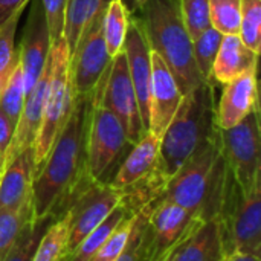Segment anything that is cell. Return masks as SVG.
<instances>
[{
  "label": "cell",
  "instance_id": "cell-1",
  "mask_svg": "<svg viewBox=\"0 0 261 261\" xmlns=\"http://www.w3.org/2000/svg\"><path fill=\"white\" fill-rule=\"evenodd\" d=\"M93 106L92 95H75L69 116L32 182L34 219H60L72 199L90 180L87 135Z\"/></svg>",
  "mask_w": 261,
  "mask_h": 261
},
{
  "label": "cell",
  "instance_id": "cell-2",
  "mask_svg": "<svg viewBox=\"0 0 261 261\" xmlns=\"http://www.w3.org/2000/svg\"><path fill=\"white\" fill-rule=\"evenodd\" d=\"M226 171L228 167L220 151L217 128V132L210 136L170 179L165 180L161 194L154 202L167 200L179 205L194 213L203 222L216 219Z\"/></svg>",
  "mask_w": 261,
  "mask_h": 261
},
{
  "label": "cell",
  "instance_id": "cell-3",
  "mask_svg": "<svg viewBox=\"0 0 261 261\" xmlns=\"http://www.w3.org/2000/svg\"><path fill=\"white\" fill-rule=\"evenodd\" d=\"M214 84V81H206L185 93L174 116L164 130L154 171L162 187L165 180L217 132Z\"/></svg>",
  "mask_w": 261,
  "mask_h": 261
},
{
  "label": "cell",
  "instance_id": "cell-4",
  "mask_svg": "<svg viewBox=\"0 0 261 261\" xmlns=\"http://www.w3.org/2000/svg\"><path fill=\"white\" fill-rule=\"evenodd\" d=\"M135 15L150 50L165 61L182 95L206 83L196 66L193 40L184 24L179 0H150Z\"/></svg>",
  "mask_w": 261,
  "mask_h": 261
},
{
  "label": "cell",
  "instance_id": "cell-5",
  "mask_svg": "<svg viewBox=\"0 0 261 261\" xmlns=\"http://www.w3.org/2000/svg\"><path fill=\"white\" fill-rule=\"evenodd\" d=\"M225 257L261 254V187L243 190L226 171L225 187L216 216Z\"/></svg>",
  "mask_w": 261,
  "mask_h": 261
},
{
  "label": "cell",
  "instance_id": "cell-6",
  "mask_svg": "<svg viewBox=\"0 0 261 261\" xmlns=\"http://www.w3.org/2000/svg\"><path fill=\"white\" fill-rule=\"evenodd\" d=\"M50 55H52V75H50L49 90L44 102L41 124L34 141L35 174L43 165L46 156L49 154L58 133L61 132L69 116L72 107V98H73L72 84H70V69H69V50L64 37L60 38L55 44H52Z\"/></svg>",
  "mask_w": 261,
  "mask_h": 261
},
{
  "label": "cell",
  "instance_id": "cell-7",
  "mask_svg": "<svg viewBox=\"0 0 261 261\" xmlns=\"http://www.w3.org/2000/svg\"><path fill=\"white\" fill-rule=\"evenodd\" d=\"M133 145L119 119L95 98L87 135V170L99 184H110L121 162Z\"/></svg>",
  "mask_w": 261,
  "mask_h": 261
},
{
  "label": "cell",
  "instance_id": "cell-8",
  "mask_svg": "<svg viewBox=\"0 0 261 261\" xmlns=\"http://www.w3.org/2000/svg\"><path fill=\"white\" fill-rule=\"evenodd\" d=\"M219 141L226 167L239 185L246 191L261 187L260 107L237 125L219 128Z\"/></svg>",
  "mask_w": 261,
  "mask_h": 261
},
{
  "label": "cell",
  "instance_id": "cell-9",
  "mask_svg": "<svg viewBox=\"0 0 261 261\" xmlns=\"http://www.w3.org/2000/svg\"><path fill=\"white\" fill-rule=\"evenodd\" d=\"M93 93L96 101L119 119L128 142L132 145L139 142L147 130L139 113L138 99L124 50L112 58L104 80L93 90Z\"/></svg>",
  "mask_w": 261,
  "mask_h": 261
},
{
  "label": "cell",
  "instance_id": "cell-10",
  "mask_svg": "<svg viewBox=\"0 0 261 261\" xmlns=\"http://www.w3.org/2000/svg\"><path fill=\"white\" fill-rule=\"evenodd\" d=\"M122 193L110 184L90 180L69 203L66 214L69 217L66 255L72 254L76 246L121 203Z\"/></svg>",
  "mask_w": 261,
  "mask_h": 261
},
{
  "label": "cell",
  "instance_id": "cell-11",
  "mask_svg": "<svg viewBox=\"0 0 261 261\" xmlns=\"http://www.w3.org/2000/svg\"><path fill=\"white\" fill-rule=\"evenodd\" d=\"M102 20L104 14L99 15L83 34L69 58L70 84L75 95H92L104 80L112 63L104 40Z\"/></svg>",
  "mask_w": 261,
  "mask_h": 261
},
{
  "label": "cell",
  "instance_id": "cell-12",
  "mask_svg": "<svg viewBox=\"0 0 261 261\" xmlns=\"http://www.w3.org/2000/svg\"><path fill=\"white\" fill-rule=\"evenodd\" d=\"M203 220L194 213L167 200L150 205V251L148 260L156 261L165 255L171 248L185 240Z\"/></svg>",
  "mask_w": 261,
  "mask_h": 261
},
{
  "label": "cell",
  "instance_id": "cell-13",
  "mask_svg": "<svg viewBox=\"0 0 261 261\" xmlns=\"http://www.w3.org/2000/svg\"><path fill=\"white\" fill-rule=\"evenodd\" d=\"M29 17L26 20L21 41L17 47L18 61L23 72L24 93H28L41 75L50 55L52 41L40 0H31Z\"/></svg>",
  "mask_w": 261,
  "mask_h": 261
},
{
  "label": "cell",
  "instance_id": "cell-14",
  "mask_svg": "<svg viewBox=\"0 0 261 261\" xmlns=\"http://www.w3.org/2000/svg\"><path fill=\"white\" fill-rule=\"evenodd\" d=\"M182 93L165 61L151 52V81L148 96V132L162 136L164 130L174 116Z\"/></svg>",
  "mask_w": 261,
  "mask_h": 261
},
{
  "label": "cell",
  "instance_id": "cell-15",
  "mask_svg": "<svg viewBox=\"0 0 261 261\" xmlns=\"http://www.w3.org/2000/svg\"><path fill=\"white\" fill-rule=\"evenodd\" d=\"M130 78L135 87L139 113L145 130L148 132V96H150V81H151V50L145 38L142 24L136 15H132L130 24L125 34L122 47Z\"/></svg>",
  "mask_w": 261,
  "mask_h": 261
},
{
  "label": "cell",
  "instance_id": "cell-16",
  "mask_svg": "<svg viewBox=\"0 0 261 261\" xmlns=\"http://www.w3.org/2000/svg\"><path fill=\"white\" fill-rule=\"evenodd\" d=\"M258 106L257 70L246 72L223 84V92L216 106V121L219 128H231L243 121Z\"/></svg>",
  "mask_w": 261,
  "mask_h": 261
},
{
  "label": "cell",
  "instance_id": "cell-17",
  "mask_svg": "<svg viewBox=\"0 0 261 261\" xmlns=\"http://www.w3.org/2000/svg\"><path fill=\"white\" fill-rule=\"evenodd\" d=\"M35 176L34 148H26L14 156L0 174V211H18L32 196Z\"/></svg>",
  "mask_w": 261,
  "mask_h": 261
},
{
  "label": "cell",
  "instance_id": "cell-18",
  "mask_svg": "<svg viewBox=\"0 0 261 261\" xmlns=\"http://www.w3.org/2000/svg\"><path fill=\"white\" fill-rule=\"evenodd\" d=\"M257 66L258 54L252 52L239 35H223L213 64L211 80L226 84L246 72L257 70Z\"/></svg>",
  "mask_w": 261,
  "mask_h": 261
},
{
  "label": "cell",
  "instance_id": "cell-19",
  "mask_svg": "<svg viewBox=\"0 0 261 261\" xmlns=\"http://www.w3.org/2000/svg\"><path fill=\"white\" fill-rule=\"evenodd\" d=\"M223 258L219 225L216 219H211L202 222L176 246L171 261H222Z\"/></svg>",
  "mask_w": 261,
  "mask_h": 261
},
{
  "label": "cell",
  "instance_id": "cell-20",
  "mask_svg": "<svg viewBox=\"0 0 261 261\" xmlns=\"http://www.w3.org/2000/svg\"><path fill=\"white\" fill-rule=\"evenodd\" d=\"M110 2L112 0H67L63 37L69 50V58L83 34L99 15L106 12Z\"/></svg>",
  "mask_w": 261,
  "mask_h": 261
},
{
  "label": "cell",
  "instance_id": "cell-21",
  "mask_svg": "<svg viewBox=\"0 0 261 261\" xmlns=\"http://www.w3.org/2000/svg\"><path fill=\"white\" fill-rule=\"evenodd\" d=\"M132 214H135V213L121 200V203L109 214V217L101 225H98L76 246V249L72 254L66 255L61 261H92L93 257L96 255V252L104 246L107 239L113 234V231Z\"/></svg>",
  "mask_w": 261,
  "mask_h": 261
},
{
  "label": "cell",
  "instance_id": "cell-22",
  "mask_svg": "<svg viewBox=\"0 0 261 261\" xmlns=\"http://www.w3.org/2000/svg\"><path fill=\"white\" fill-rule=\"evenodd\" d=\"M132 14L122 5L121 0H112L104 12L102 31L109 55L113 58L124 47L125 34L130 24Z\"/></svg>",
  "mask_w": 261,
  "mask_h": 261
},
{
  "label": "cell",
  "instance_id": "cell-23",
  "mask_svg": "<svg viewBox=\"0 0 261 261\" xmlns=\"http://www.w3.org/2000/svg\"><path fill=\"white\" fill-rule=\"evenodd\" d=\"M150 205L139 208L133 214L132 229L125 248L116 261H147L150 251V228H148Z\"/></svg>",
  "mask_w": 261,
  "mask_h": 261
},
{
  "label": "cell",
  "instance_id": "cell-24",
  "mask_svg": "<svg viewBox=\"0 0 261 261\" xmlns=\"http://www.w3.org/2000/svg\"><path fill=\"white\" fill-rule=\"evenodd\" d=\"M32 220V202H28L18 211H0V261L8 257L18 237Z\"/></svg>",
  "mask_w": 261,
  "mask_h": 261
},
{
  "label": "cell",
  "instance_id": "cell-25",
  "mask_svg": "<svg viewBox=\"0 0 261 261\" xmlns=\"http://www.w3.org/2000/svg\"><path fill=\"white\" fill-rule=\"evenodd\" d=\"M26 9V8H24ZM24 9H18L0 26V92L11 78L18 64V50L15 47V32Z\"/></svg>",
  "mask_w": 261,
  "mask_h": 261
},
{
  "label": "cell",
  "instance_id": "cell-26",
  "mask_svg": "<svg viewBox=\"0 0 261 261\" xmlns=\"http://www.w3.org/2000/svg\"><path fill=\"white\" fill-rule=\"evenodd\" d=\"M67 226L69 217L64 213L60 219H55L44 236L41 237L32 261H61L66 254V242H67Z\"/></svg>",
  "mask_w": 261,
  "mask_h": 261
},
{
  "label": "cell",
  "instance_id": "cell-27",
  "mask_svg": "<svg viewBox=\"0 0 261 261\" xmlns=\"http://www.w3.org/2000/svg\"><path fill=\"white\" fill-rule=\"evenodd\" d=\"M55 219L52 216L43 217V219H34L21 232L17 243L8 254V257L3 261H32L34 252L44 236L46 229Z\"/></svg>",
  "mask_w": 261,
  "mask_h": 261
},
{
  "label": "cell",
  "instance_id": "cell-28",
  "mask_svg": "<svg viewBox=\"0 0 261 261\" xmlns=\"http://www.w3.org/2000/svg\"><path fill=\"white\" fill-rule=\"evenodd\" d=\"M222 38H223V34H220L217 29L211 26L202 35L193 40V54H194L196 66L205 81H213L211 80L213 64L217 57Z\"/></svg>",
  "mask_w": 261,
  "mask_h": 261
},
{
  "label": "cell",
  "instance_id": "cell-29",
  "mask_svg": "<svg viewBox=\"0 0 261 261\" xmlns=\"http://www.w3.org/2000/svg\"><path fill=\"white\" fill-rule=\"evenodd\" d=\"M239 37L255 54L261 49V0H242Z\"/></svg>",
  "mask_w": 261,
  "mask_h": 261
},
{
  "label": "cell",
  "instance_id": "cell-30",
  "mask_svg": "<svg viewBox=\"0 0 261 261\" xmlns=\"http://www.w3.org/2000/svg\"><path fill=\"white\" fill-rule=\"evenodd\" d=\"M24 96H26V93H24L23 72H21V66L18 61L11 78L8 80L6 86L0 92V110L15 124V127H17L18 118L23 110Z\"/></svg>",
  "mask_w": 261,
  "mask_h": 261
},
{
  "label": "cell",
  "instance_id": "cell-31",
  "mask_svg": "<svg viewBox=\"0 0 261 261\" xmlns=\"http://www.w3.org/2000/svg\"><path fill=\"white\" fill-rule=\"evenodd\" d=\"M242 0H210L211 26L223 35H239Z\"/></svg>",
  "mask_w": 261,
  "mask_h": 261
},
{
  "label": "cell",
  "instance_id": "cell-32",
  "mask_svg": "<svg viewBox=\"0 0 261 261\" xmlns=\"http://www.w3.org/2000/svg\"><path fill=\"white\" fill-rule=\"evenodd\" d=\"M179 6L184 24L191 40H196L211 28L210 0H179Z\"/></svg>",
  "mask_w": 261,
  "mask_h": 261
},
{
  "label": "cell",
  "instance_id": "cell-33",
  "mask_svg": "<svg viewBox=\"0 0 261 261\" xmlns=\"http://www.w3.org/2000/svg\"><path fill=\"white\" fill-rule=\"evenodd\" d=\"M132 220H133V214L128 216L113 231V234L107 239L104 246L96 252V255L93 257L92 261H116V258L121 255L122 249L127 245V240H128V236H130V229H132Z\"/></svg>",
  "mask_w": 261,
  "mask_h": 261
},
{
  "label": "cell",
  "instance_id": "cell-34",
  "mask_svg": "<svg viewBox=\"0 0 261 261\" xmlns=\"http://www.w3.org/2000/svg\"><path fill=\"white\" fill-rule=\"evenodd\" d=\"M40 2L46 17L50 41L52 44H55L60 38H63L67 0H40Z\"/></svg>",
  "mask_w": 261,
  "mask_h": 261
},
{
  "label": "cell",
  "instance_id": "cell-35",
  "mask_svg": "<svg viewBox=\"0 0 261 261\" xmlns=\"http://www.w3.org/2000/svg\"><path fill=\"white\" fill-rule=\"evenodd\" d=\"M15 124L0 110V151L5 154L14 138Z\"/></svg>",
  "mask_w": 261,
  "mask_h": 261
},
{
  "label": "cell",
  "instance_id": "cell-36",
  "mask_svg": "<svg viewBox=\"0 0 261 261\" xmlns=\"http://www.w3.org/2000/svg\"><path fill=\"white\" fill-rule=\"evenodd\" d=\"M31 0H0V26L18 9H24Z\"/></svg>",
  "mask_w": 261,
  "mask_h": 261
},
{
  "label": "cell",
  "instance_id": "cell-37",
  "mask_svg": "<svg viewBox=\"0 0 261 261\" xmlns=\"http://www.w3.org/2000/svg\"><path fill=\"white\" fill-rule=\"evenodd\" d=\"M122 2V5L127 8V11L132 14V15H135L147 2H150V0H121Z\"/></svg>",
  "mask_w": 261,
  "mask_h": 261
},
{
  "label": "cell",
  "instance_id": "cell-38",
  "mask_svg": "<svg viewBox=\"0 0 261 261\" xmlns=\"http://www.w3.org/2000/svg\"><path fill=\"white\" fill-rule=\"evenodd\" d=\"M222 261H260V258L254 255H246V254H234V255L225 257Z\"/></svg>",
  "mask_w": 261,
  "mask_h": 261
},
{
  "label": "cell",
  "instance_id": "cell-39",
  "mask_svg": "<svg viewBox=\"0 0 261 261\" xmlns=\"http://www.w3.org/2000/svg\"><path fill=\"white\" fill-rule=\"evenodd\" d=\"M176 246H177V245H176ZM176 246H174V248H171V249H170V251H168V252H167L165 255H162L161 258H158L156 261H171V257H173V252H174Z\"/></svg>",
  "mask_w": 261,
  "mask_h": 261
},
{
  "label": "cell",
  "instance_id": "cell-40",
  "mask_svg": "<svg viewBox=\"0 0 261 261\" xmlns=\"http://www.w3.org/2000/svg\"><path fill=\"white\" fill-rule=\"evenodd\" d=\"M3 168H5V154L0 151V174H2V171H3Z\"/></svg>",
  "mask_w": 261,
  "mask_h": 261
}]
</instances>
